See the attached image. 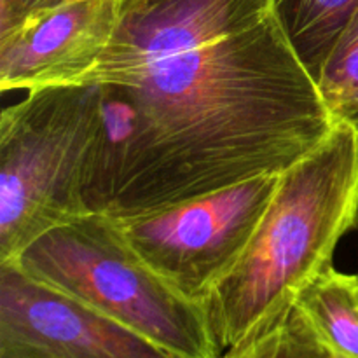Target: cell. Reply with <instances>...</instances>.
I'll list each match as a JSON object with an SVG mask.
<instances>
[{"label": "cell", "instance_id": "cell-1", "mask_svg": "<svg viewBox=\"0 0 358 358\" xmlns=\"http://www.w3.org/2000/svg\"><path fill=\"white\" fill-rule=\"evenodd\" d=\"M93 83L103 126L90 206L121 220L283 173L336 124L273 13Z\"/></svg>", "mask_w": 358, "mask_h": 358}, {"label": "cell", "instance_id": "cell-2", "mask_svg": "<svg viewBox=\"0 0 358 358\" xmlns=\"http://www.w3.org/2000/svg\"><path fill=\"white\" fill-rule=\"evenodd\" d=\"M357 224L358 131L336 122L317 149L280 175L247 252L206 299L220 350L331 268L336 247Z\"/></svg>", "mask_w": 358, "mask_h": 358}, {"label": "cell", "instance_id": "cell-3", "mask_svg": "<svg viewBox=\"0 0 358 358\" xmlns=\"http://www.w3.org/2000/svg\"><path fill=\"white\" fill-rule=\"evenodd\" d=\"M103 126L98 83L28 91L0 115V264L94 213L90 184Z\"/></svg>", "mask_w": 358, "mask_h": 358}, {"label": "cell", "instance_id": "cell-4", "mask_svg": "<svg viewBox=\"0 0 358 358\" xmlns=\"http://www.w3.org/2000/svg\"><path fill=\"white\" fill-rule=\"evenodd\" d=\"M10 264L177 358H217L222 352L205 304L157 275L126 240L119 219L107 213L48 231Z\"/></svg>", "mask_w": 358, "mask_h": 358}, {"label": "cell", "instance_id": "cell-5", "mask_svg": "<svg viewBox=\"0 0 358 358\" xmlns=\"http://www.w3.org/2000/svg\"><path fill=\"white\" fill-rule=\"evenodd\" d=\"M280 175H262L145 217L121 220L136 254L171 287L206 303L247 252Z\"/></svg>", "mask_w": 358, "mask_h": 358}, {"label": "cell", "instance_id": "cell-6", "mask_svg": "<svg viewBox=\"0 0 358 358\" xmlns=\"http://www.w3.org/2000/svg\"><path fill=\"white\" fill-rule=\"evenodd\" d=\"M0 358L177 357L14 264H0Z\"/></svg>", "mask_w": 358, "mask_h": 358}, {"label": "cell", "instance_id": "cell-7", "mask_svg": "<svg viewBox=\"0 0 358 358\" xmlns=\"http://www.w3.org/2000/svg\"><path fill=\"white\" fill-rule=\"evenodd\" d=\"M121 9L122 0H65L0 35V90L86 79L107 52Z\"/></svg>", "mask_w": 358, "mask_h": 358}, {"label": "cell", "instance_id": "cell-8", "mask_svg": "<svg viewBox=\"0 0 358 358\" xmlns=\"http://www.w3.org/2000/svg\"><path fill=\"white\" fill-rule=\"evenodd\" d=\"M297 304L336 358H358V276L334 266L296 296Z\"/></svg>", "mask_w": 358, "mask_h": 358}, {"label": "cell", "instance_id": "cell-9", "mask_svg": "<svg viewBox=\"0 0 358 358\" xmlns=\"http://www.w3.org/2000/svg\"><path fill=\"white\" fill-rule=\"evenodd\" d=\"M357 9L358 0H273V14L315 79Z\"/></svg>", "mask_w": 358, "mask_h": 358}, {"label": "cell", "instance_id": "cell-10", "mask_svg": "<svg viewBox=\"0 0 358 358\" xmlns=\"http://www.w3.org/2000/svg\"><path fill=\"white\" fill-rule=\"evenodd\" d=\"M217 358H336L325 346L296 297L285 301L243 339Z\"/></svg>", "mask_w": 358, "mask_h": 358}, {"label": "cell", "instance_id": "cell-11", "mask_svg": "<svg viewBox=\"0 0 358 358\" xmlns=\"http://www.w3.org/2000/svg\"><path fill=\"white\" fill-rule=\"evenodd\" d=\"M317 84L334 122L358 131V9L332 45Z\"/></svg>", "mask_w": 358, "mask_h": 358}, {"label": "cell", "instance_id": "cell-12", "mask_svg": "<svg viewBox=\"0 0 358 358\" xmlns=\"http://www.w3.org/2000/svg\"><path fill=\"white\" fill-rule=\"evenodd\" d=\"M65 0H0V35H6L30 17Z\"/></svg>", "mask_w": 358, "mask_h": 358}, {"label": "cell", "instance_id": "cell-13", "mask_svg": "<svg viewBox=\"0 0 358 358\" xmlns=\"http://www.w3.org/2000/svg\"><path fill=\"white\" fill-rule=\"evenodd\" d=\"M122 2H124V0H122Z\"/></svg>", "mask_w": 358, "mask_h": 358}, {"label": "cell", "instance_id": "cell-14", "mask_svg": "<svg viewBox=\"0 0 358 358\" xmlns=\"http://www.w3.org/2000/svg\"><path fill=\"white\" fill-rule=\"evenodd\" d=\"M357 276H358V275H357Z\"/></svg>", "mask_w": 358, "mask_h": 358}]
</instances>
